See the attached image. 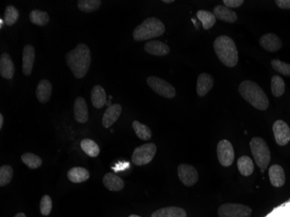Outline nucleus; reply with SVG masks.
I'll return each instance as SVG.
<instances>
[{
	"mask_svg": "<svg viewBox=\"0 0 290 217\" xmlns=\"http://www.w3.org/2000/svg\"><path fill=\"white\" fill-rule=\"evenodd\" d=\"M66 61L75 78L81 79L86 76L91 63V55L85 44H78L76 48L66 55Z\"/></svg>",
	"mask_w": 290,
	"mask_h": 217,
	"instance_id": "1",
	"label": "nucleus"
},
{
	"mask_svg": "<svg viewBox=\"0 0 290 217\" xmlns=\"http://www.w3.org/2000/svg\"><path fill=\"white\" fill-rule=\"evenodd\" d=\"M238 90L241 97L256 109L266 111L269 108L270 100L256 83L245 80L240 83Z\"/></svg>",
	"mask_w": 290,
	"mask_h": 217,
	"instance_id": "2",
	"label": "nucleus"
},
{
	"mask_svg": "<svg viewBox=\"0 0 290 217\" xmlns=\"http://www.w3.org/2000/svg\"><path fill=\"white\" fill-rule=\"evenodd\" d=\"M214 50L219 60L228 67H235L238 63V51L233 39L228 36H219L214 41Z\"/></svg>",
	"mask_w": 290,
	"mask_h": 217,
	"instance_id": "3",
	"label": "nucleus"
},
{
	"mask_svg": "<svg viewBox=\"0 0 290 217\" xmlns=\"http://www.w3.org/2000/svg\"><path fill=\"white\" fill-rule=\"evenodd\" d=\"M165 33V25L162 21L151 17L137 25L133 31V38L135 41H144L154 37H160Z\"/></svg>",
	"mask_w": 290,
	"mask_h": 217,
	"instance_id": "4",
	"label": "nucleus"
},
{
	"mask_svg": "<svg viewBox=\"0 0 290 217\" xmlns=\"http://www.w3.org/2000/svg\"><path fill=\"white\" fill-rule=\"evenodd\" d=\"M250 149L256 164H257L258 167L261 168L262 172H264L268 168L271 158L270 148L266 143L265 140L257 136L254 137L250 141Z\"/></svg>",
	"mask_w": 290,
	"mask_h": 217,
	"instance_id": "5",
	"label": "nucleus"
},
{
	"mask_svg": "<svg viewBox=\"0 0 290 217\" xmlns=\"http://www.w3.org/2000/svg\"><path fill=\"white\" fill-rule=\"evenodd\" d=\"M156 153V146L152 143L143 144L139 147L136 148L132 154L131 161L137 166H143L150 164L152 162Z\"/></svg>",
	"mask_w": 290,
	"mask_h": 217,
	"instance_id": "6",
	"label": "nucleus"
},
{
	"mask_svg": "<svg viewBox=\"0 0 290 217\" xmlns=\"http://www.w3.org/2000/svg\"><path fill=\"white\" fill-rule=\"evenodd\" d=\"M147 83L155 93L165 99H173L176 97V89L164 79L152 76L147 78Z\"/></svg>",
	"mask_w": 290,
	"mask_h": 217,
	"instance_id": "7",
	"label": "nucleus"
},
{
	"mask_svg": "<svg viewBox=\"0 0 290 217\" xmlns=\"http://www.w3.org/2000/svg\"><path fill=\"white\" fill-rule=\"evenodd\" d=\"M252 209L240 203H224L218 209L220 217H250Z\"/></svg>",
	"mask_w": 290,
	"mask_h": 217,
	"instance_id": "8",
	"label": "nucleus"
},
{
	"mask_svg": "<svg viewBox=\"0 0 290 217\" xmlns=\"http://www.w3.org/2000/svg\"><path fill=\"white\" fill-rule=\"evenodd\" d=\"M217 151L218 161L222 166L229 167L233 164L235 151L233 145L228 140H221L218 143Z\"/></svg>",
	"mask_w": 290,
	"mask_h": 217,
	"instance_id": "9",
	"label": "nucleus"
},
{
	"mask_svg": "<svg viewBox=\"0 0 290 217\" xmlns=\"http://www.w3.org/2000/svg\"><path fill=\"white\" fill-rule=\"evenodd\" d=\"M274 139L278 145L285 146L290 143V128L288 123L282 120H277L273 124Z\"/></svg>",
	"mask_w": 290,
	"mask_h": 217,
	"instance_id": "10",
	"label": "nucleus"
},
{
	"mask_svg": "<svg viewBox=\"0 0 290 217\" xmlns=\"http://www.w3.org/2000/svg\"><path fill=\"white\" fill-rule=\"evenodd\" d=\"M179 179L185 186L191 187L198 181V172L196 168L188 164H180L178 167Z\"/></svg>",
	"mask_w": 290,
	"mask_h": 217,
	"instance_id": "11",
	"label": "nucleus"
},
{
	"mask_svg": "<svg viewBox=\"0 0 290 217\" xmlns=\"http://www.w3.org/2000/svg\"><path fill=\"white\" fill-rule=\"evenodd\" d=\"M260 45L262 46L263 49L270 51V52H274L278 51L279 50L282 49V42L281 38L278 37L274 33H267L264 34L261 38H260Z\"/></svg>",
	"mask_w": 290,
	"mask_h": 217,
	"instance_id": "12",
	"label": "nucleus"
},
{
	"mask_svg": "<svg viewBox=\"0 0 290 217\" xmlns=\"http://www.w3.org/2000/svg\"><path fill=\"white\" fill-rule=\"evenodd\" d=\"M74 117L79 123H85L89 119L88 105L82 97H78L74 102Z\"/></svg>",
	"mask_w": 290,
	"mask_h": 217,
	"instance_id": "13",
	"label": "nucleus"
},
{
	"mask_svg": "<svg viewBox=\"0 0 290 217\" xmlns=\"http://www.w3.org/2000/svg\"><path fill=\"white\" fill-rule=\"evenodd\" d=\"M214 86L212 76L208 73H202L197 78L196 93L199 97H205Z\"/></svg>",
	"mask_w": 290,
	"mask_h": 217,
	"instance_id": "14",
	"label": "nucleus"
},
{
	"mask_svg": "<svg viewBox=\"0 0 290 217\" xmlns=\"http://www.w3.org/2000/svg\"><path fill=\"white\" fill-rule=\"evenodd\" d=\"M35 61V49L33 45H25L23 50V73L29 76L33 72V65Z\"/></svg>",
	"mask_w": 290,
	"mask_h": 217,
	"instance_id": "15",
	"label": "nucleus"
},
{
	"mask_svg": "<svg viewBox=\"0 0 290 217\" xmlns=\"http://www.w3.org/2000/svg\"><path fill=\"white\" fill-rule=\"evenodd\" d=\"M144 50L147 53L157 56V57H164L171 52V49L166 44L158 40H152L147 42L144 45Z\"/></svg>",
	"mask_w": 290,
	"mask_h": 217,
	"instance_id": "16",
	"label": "nucleus"
},
{
	"mask_svg": "<svg viewBox=\"0 0 290 217\" xmlns=\"http://www.w3.org/2000/svg\"><path fill=\"white\" fill-rule=\"evenodd\" d=\"M122 113V106L117 103L108 107L104 114L102 116V123L104 128H110L116 123Z\"/></svg>",
	"mask_w": 290,
	"mask_h": 217,
	"instance_id": "17",
	"label": "nucleus"
},
{
	"mask_svg": "<svg viewBox=\"0 0 290 217\" xmlns=\"http://www.w3.org/2000/svg\"><path fill=\"white\" fill-rule=\"evenodd\" d=\"M15 73V66L11 56L2 53L0 56V75L5 79H12Z\"/></svg>",
	"mask_w": 290,
	"mask_h": 217,
	"instance_id": "18",
	"label": "nucleus"
},
{
	"mask_svg": "<svg viewBox=\"0 0 290 217\" xmlns=\"http://www.w3.org/2000/svg\"><path fill=\"white\" fill-rule=\"evenodd\" d=\"M269 176H270L271 184L275 188L282 187L286 182V176H285L284 170L280 165H277V164H274L270 167Z\"/></svg>",
	"mask_w": 290,
	"mask_h": 217,
	"instance_id": "19",
	"label": "nucleus"
},
{
	"mask_svg": "<svg viewBox=\"0 0 290 217\" xmlns=\"http://www.w3.org/2000/svg\"><path fill=\"white\" fill-rule=\"evenodd\" d=\"M52 93V85L51 83L47 79H43L37 84L36 89L37 99L41 103L48 102Z\"/></svg>",
	"mask_w": 290,
	"mask_h": 217,
	"instance_id": "20",
	"label": "nucleus"
},
{
	"mask_svg": "<svg viewBox=\"0 0 290 217\" xmlns=\"http://www.w3.org/2000/svg\"><path fill=\"white\" fill-rule=\"evenodd\" d=\"M102 184L110 191H120L124 188L123 179L113 173L105 174L102 178Z\"/></svg>",
	"mask_w": 290,
	"mask_h": 217,
	"instance_id": "21",
	"label": "nucleus"
},
{
	"mask_svg": "<svg viewBox=\"0 0 290 217\" xmlns=\"http://www.w3.org/2000/svg\"><path fill=\"white\" fill-rule=\"evenodd\" d=\"M214 15L222 21L233 24L237 20V14L233 10L226 7L225 5H217L214 8Z\"/></svg>",
	"mask_w": 290,
	"mask_h": 217,
	"instance_id": "22",
	"label": "nucleus"
},
{
	"mask_svg": "<svg viewBox=\"0 0 290 217\" xmlns=\"http://www.w3.org/2000/svg\"><path fill=\"white\" fill-rule=\"evenodd\" d=\"M90 99H91L92 105L95 108L101 109L106 104V92L101 85H96L91 90Z\"/></svg>",
	"mask_w": 290,
	"mask_h": 217,
	"instance_id": "23",
	"label": "nucleus"
},
{
	"mask_svg": "<svg viewBox=\"0 0 290 217\" xmlns=\"http://www.w3.org/2000/svg\"><path fill=\"white\" fill-rule=\"evenodd\" d=\"M67 176L71 183L81 184L90 178V173L88 169L82 167H74L68 171Z\"/></svg>",
	"mask_w": 290,
	"mask_h": 217,
	"instance_id": "24",
	"label": "nucleus"
},
{
	"mask_svg": "<svg viewBox=\"0 0 290 217\" xmlns=\"http://www.w3.org/2000/svg\"><path fill=\"white\" fill-rule=\"evenodd\" d=\"M152 217H187V213L179 207H166L157 209L152 214Z\"/></svg>",
	"mask_w": 290,
	"mask_h": 217,
	"instance_id": "25",
	"label": "nucleus"
},
{
	"mask_svg": "<svg viewBox=\"0 0 290 217\" xmlns=\"http://www.w3.org/2000/svg\"><path fill=\"white\" fill-rule=\"evenodd\" d=\"M237 168L243 176H249L254 172V163L248 156H242L237 160Z\"/></svg>",
	"mask_w": 290,
	"mask_h": 217,
	"instance_id": "26",
	"label": "nucleus"
},
{
	"mask_svg": "<svg viewBox=\"0 0 290 217\" xmlns=\"http://www.w3.org/2000/svg\"><path fill=\"white\" fill-rule=\"evenodd\" d=\"M196 17L202 22L203 27L205 30L211 29L217 22V17H215L214 13H210L208 11L200 10L196 13Z\"/></svg>",
	"mask_w": 290,
	"mask_h": 217,
	"instance_id": "27",
	"label": "nucleus"
},
{
	"mask_svg": "<svg viewBox=\"0 0 290 217\" xmlns=\"http://www.w3.org/2000/svg\"><path fill=\"white\" fill-rule=\"evenodd\" d=\"M80 145L86 155L90 157H97L100 153L99 146L93 140L89 139V138L83 139L80 143Z\"/></svg>",
	"mask_w": 290,
	"mask_h": 217,
	"instance_id": "28",
	"label": "nucleus"
},
{
	"mask_svg": "<svg viewBox=\"0 0 290 217\" xmlns=\"http://www.w3.org/2000/svg\"><path fill=\"white\" fill-rule=\"evenodd\" d=\"M132 128L135 131L136 135H137L140 139L143 141H148L151 139L152 136V132L151 128L147 125L140 123L138 121H134L132 123Z\"/></svg>",
	"mask_w": 290,
	"mask_h": 217,
	"instance_id": "29",
	"label": "nucleus"
},
{
	"mask_svg": "<svg viewBox=\"0 0 290 217\" xmlns=\"http://www.w3.org/2000/svg\"><path fill=\"white\" fill-rule=\"evenodd\" d=\"M30 21L34 25L44 26L49 23V14L40 10H33V12L30 13Z\"/></svg>",
	"mask_w": 290,
	"mask_h": 217,
	"instance_id": "30",
	"label": "nucleus"
},
{
	"mask_svg": "<svg viewBox=\"0 0 290 217\" xmlns=\"http://www.w3.org/2000/svg\"><path fill=\"white\" fill-rule=\"evenodd\" d=\"M22 162L31 169H36V168H39L43 164L40 156H37L33 153H30V152H26L25 154H23L21 156Z\"/></svg>",
	"mask_w": 290,
	"mask_h": 217,
	"instance_id": "31",
	"label": "nucleus"
},
{
	"mask_svg": "<svg viewBox=\"0 0 290 217\" xmlns=\"http://www.w3.org/2000/svg\"><path fill=\"white\" fill-rule=\"evenodd\" d=\"M271 90L275 98H280L285 92V83L280 76H273L271 78Z\"/></svg>",
	"mask_w": 290,
	"mask_h": 217,
	"instance_id": "32",
	"label": "nucleus"
},
{
	"mask_svg": "<svg viewBox=\"0 0 290 217\" xmlns=\"http://www.w3.org/2000/svg\"><path fill=\"white\" fill-rule=\"evenodd\" d=\"M100 0H79L78 1V7L84 13H90L97 11L101 5Z\"/></svg>",
	"mask_w": 290,
	"mask_h": 217,
	"instance_id": "33",
	"label": "nucleus"
},
{
	"mask_svg": "<svg viewBox=\"0 0 290 217\" xmlns=\"http://www.w3.org/2000/svg\"><path fill=\"white\" fill-rule=\"evenodd\" d=\"M19 17V13L13 5H8L4 11V24L12 26L16 23Z\"/></svg>",
	"mask_w": 290,
	"mask_h": 217,
	"instance_id": "34",
	"label": "nucleus"
},
{
	"mask_svg": "<svg viewBox=\"0 0 290 217\" xmlns=\"http://www.w3.org/2000/svg\"><path fill=\"white\" fill-rule=\"evenodd\" d=\"M13 169L10 165H3L0 168V186L4 187L13 180Z\"/></svg>",
	"mask_w": 290,
	"mask_h": 217,
	"instance_id": "35",
	"label": "nucleus"
},
{
	"mask_svg": "<svg viewBox=\"0 0 290 217\" xmlns=\"http://www.w3.org/2000/svg\"><path fill=\"white\" fill-rule=\"evenodd\" d=\"M271 66L276 72L282 74L286 77H290V64L281 61L279 59H273L271 61Z\"/></svg>",
	"mask_w": 290,
	"mask_h": 217,
	"instance_id": "36",
	"label": "nucleus"
},
{
	"mask_svg": "<svg viewBox=\"0 0 290 217\" xmlns=\"http://www.w3.org/2000/svg\"><path fill=\"white\" fill-rule=\"evenodd\" d=\"M39 207H40V213L43 216H45V217L49 216L52 210V200L51 197H49L48 195H45L42 197Z\"/></svg>",
	"mask_w": 290,
	"mask_h": 217,
	"instance_id": "37",
	"label": "nucleus"
},
{
	"mask_svg": "<svg viewBox=\"0 0 290 217\" xmlns=\"http://www.w3.org/2000/svg\"><path fill=\"white\" fill-rule=\"evenodd\" d=\"M222 3L228 8H237L240 7L244 3L243 0H223Z\"/></svg>",
	"mask_w": 290,
	"mask_h": 217,
	"instance_id": "38",
	"label": "nucleus"
},
{
	"mask_svg": "<svg viewBox=\"0 0 290 217\" xmlns=\"http://www.w3.org/2000/svg\"><path fill=\"white\" fill-rule=\"evenodd\" d=\"M276 5L283 10H290V0H276Z\"/></svg>",
	"mask_w": 290,
	"mask_h": 217,
	"instance_id": "39",
	"label": "nucleus"
},
{
	"mask_svg": "<svg viewBox=\"0 0 290 217\" xmlns=\"http://www.w3.org/2000/svg\"><path fill=\"white\" fill-rule=\"evenodd\" d=\"M3 124H4V116L0 114V130H2Z\"/></svg>",
	"mask_w": 290,
	"mask_h": 217,
	"instance_id": "40",
	"label": "nucleus"
},
{
	"mask_svg": "<svg viewBox=\"0 0 290 217\" xmlns=\"http://www.w3.org/2000/svg\"><path fill=\"white\" fill-rule=\"evenodd\" d=\"M14 217H26V216L24 213H17L15 215Z\"/></svg>",
	"mask_w": 290,
	"mask_h": 217,
	"instance_id": "41",
	"label": "nucleus"
},
{
	"mask_svg": "<svg viewBox=\"0 0 290 217\" xmlns=\"http://www.w3.org/2000/svg\"><path fill=\"white\" fill-rule=\"evenodd\" d=\"M163 2L166 3V4H171V3H174V0H164Z\"/></svg>",
	"mask_w": 290,
	"mask_h": 217,
	"instance_id": "42",
	"label": "nucleus"
},
{
	"mask_svg": "<svg viewBox=\"0 0 290 217\" xmlns=\"http://www.w3.org/2000/svg\"><path fill=\"white\" fill-rule=\"evenodd\" d=\"M4 21L3 20L2 18H1V19H0V28H2V27H3V25H4Z\"/></svg>",
	"mask_w": 290,
	"mask_h": 217,
	"instance_id": "43",
	"label": "nucleus"
},
{
	"mask_svg": "<svg viewBox=\"0 0 290 217\" xmlns=\"http://www.w3.org/2000/svg\"><path fill=\"white\" fill-rule=\"evenodd\" d=\"M139 217V216H136V215H131V216H130V217Z\"/></svg>",
	"mask_w": 290,
	"mask_h": 217,
	"instance_id": "44",
	"label": "nucleus"
}]
</instances>
